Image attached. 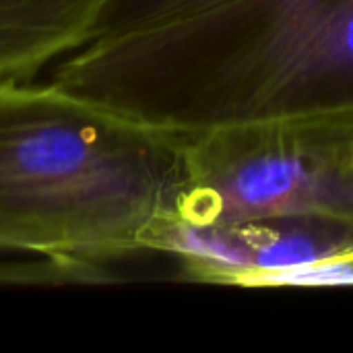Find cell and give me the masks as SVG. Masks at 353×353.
Returning a JSON list of instances; mask_svg holds the SVG:
<instances>
[{
    "instance_id": "1",
    "label": "cell",
    "mask_w": 353,
    "mask_h": 353,
    "mask_svg": "<svg viewBox=\"0 0 353 353\" xmlns=\"http://www.w3.org/2000/svg\"><path fill=\"white\" fill-rule=\"evenodd\" d=\"M52 83L174 134L353 110V0H230L89 43Z\"/></svg>"
},
{
    "instance_id": "2",
    "label": "cell",
    "mask_w": 353,
    "mask_h": 353,
    "mask_svg": "<svg viewBox=\"0 0 353 353\" xmlns=\"http://www.w3.org/2000/svg\"><path fill=\"white\" fill-rule=\"evenodd\" d=\"M184 137L50 85L0 83V250L105 263L178 219Z\"/></svg>"
},
{
    "instance_id": "3",
    "label": "cell",
    "mask_w": 353,
    "mask_h": 353,
    "mask_svg": "<svg viewBox=\"0 0 353 353\" xmlns=\"http://www.w3.org/2000/svg\"><path fill=\"white\" fill-rule=\"evenodd\" d=\"M182 137L180 221L319 217L353 225V110Z\"/></svg>"
},
{
    "instance_id": "4",
    "label": "cell",
    "mask_w": 353,
    "mask_h": 353,
    "mask_svg": "<svg viewBox=\"0 0 353 353\" xmlns=\"http://www.w3.org/2000/svg\"><path fill=\"white\" fill-rule=\"evenodd\" d=\"M151 252L178 259L184 277L259 288L292 285L302 273L353 252V225L319 217H254L163 225Z\"/></svg>"
},
{
    "instance_id": "5",
    "label": "cell",
    "mask_w": 353,
    "mask_h": 353,
    "mask_svg": "<svg viewBox=\"0 0 353 353\" xmlns=\"http://www.w3.org/2000/svg\"><path fill=\"white\" fill-rule=\"evenodd\" d=\"M105 0H0V83L33 77L46 62L91 41Z\"/></svg>"
},
{
    "instance_id": "6",
    "label": "cell",
    "mask_w": 353,
    "mask_h": 353,
    "mask_svg": "<svg viewBox=\"0 0 353 353\" xmlns=\"http://www.w3.org/2000/svg\"><path fill=\"white\" fill-rule=\"evenodd\" d=\"M225 2L230 0H105L89 43L192 19Z\"/></svg>"
},
{
    "instance_id": "7",
    "label": "cell",
    "mask_w": 353,
    "mask_h": 353,
    "mask_svg": "<svg viewBox=\"0 0 353 353\" xmlns=\"http://www.w3.org/2000/svg\"><path fill=\"white\" fill-rule=\"evenodd\" d=\"M103 263L43 256L37 261L0 263V285H101L116 283Z\"/></svg>"
}]
</instances>
